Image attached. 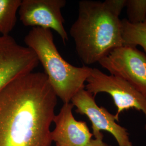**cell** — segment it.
Listing matches in <instances>:
<instances>
[{
  "label": "cell",
  "mask_w": 146,
  "mask_h": 146,
  "mask_svg": "<svg viewBox=\"0 0 146 146\" xmlns=\"http://www.w3.org/2000/svg\"><path fill=\"white\" fill-rule=\"evenodd\" d=\"M58 96L47 75L31 72L0 90V146H51Z\"/></svg>",
  "instance_id": "obj_1"
},
{
  "label": "cell",
  "mask_w": 146,
  "mask_h": 146,
  "mask_svg": "<svg viewBox=\"0 0 146 146\" xmlns=\"http://www.w3.org/2000/svg\"><path fill=\"white\" fill-rule=\"evenodd\" d=\"M69 34L86 66L99 62L111 50L123 46L121 20L104 2L80 1L78 16Z\"/></svg>",
  "instance_id": "obj_2"
},
{
  "label": "cell",
  "mask_w": 146,
  "mask_h": 146,
  "mask_svg": "<svg viewBox=\"0 0 146 146\" xmlns=\"http://www.w3.org/2000/svg\"><path fill=\"white\" fill-rule=\"evenodd\" d=\"M27 47L36 55L56 96L63 104L85 88L92 68L73 66L62 57L56 47L52 30L33 27L25 37Z\"/></svg>",
  "instance_id": "obj_3"
},
{
  "label": "cell",
  "mask_w": 146,
  "mask_h": 146,
  "mask_svg": "<svg viewBox=\"0 0 146 146\" xmlns=\"http://www.w3.org/2000/svg\"><path fill=\"white\" fill-rule=\"evenodd\" d=\"M86 82V90L94 96L100 93L111 96L117 108L115 115L118 121L122 112L131 108L142 111L146 119V97L125 80L113 75H107L94 68H92Z\"/></svg>",
  "instance_id": "obj_4"
},
{
  "label": "cell",
  "mask_w": 146,
  "mask_h": 146,
  "mask_svg": "<svg viewBox=\"0 0 146 146\" xmlns=\"http://www.w3.org/2000/svg\"><path fill=\"white\" fill-rule=\"evenodd\" d=\"M100 64L110 75L125 80L146 98V54L136 47L125 46L111 50Z\"/></svg>",
  "instance_id": "obj_5"
},
{
  "label": "cell",
  "mask_w": 146,
  "mask_h": 146,
  "mask_svg": "<svg viewBox=\"0 0 146 146\" xmlns=\"http://www.w3.org/2000/svg\"><path fill=\"white\" fill-rule=\"evenodd\" d=\"M70 102L76 108L78 113L86 115L90 121L95 139H104L101 131H106L113 136L118 146H134L127 129L116 122L119 121L115 115L104 107L99 106L94 96L86 89L78 92Z\"/></svg>",
  "instance_id": "obj_6"
},
{
  "label": "cell",
  "mask_w": 146,
  "mask_h": 146,
  "mask_svg": "<svg viewBox=\"0 0 146 146\" xmlns=\"http://www.w3.org/2000/svg\"><path fill=\"white\" fill-rule=\"evenodd\" d=\"M66 3V0H22L18 14L23 26L52 29L66 43L68 34L61 9Z\"/></svg>",
  "instance_id": "obj_7"
},
{
  "label": "cell",
  "mask_w": 146,
  "mask_h": 146,
  "mask_svg": "<svg viewBox=\"0 0 146 146\" xmlns=\"http://www.w3.org/2000/svg\"><path fill=\"white\" fill-rule=\"evenodd\" d=\"M35 52L11 35H0V90L14 79L33 72L38 64Z\"/></svg>",
  "instance_id": "obj_8"
},
{
  "label": "cell",
  "mask_w": 146,
  "mask_h": 146,
  "mask_svg": "<svg viewBox=\"0 0 146 146\" xmlns=\"http://www.w3.org/2000/svg\"><path fill=\"white\" fill-rule=\"evenodd\" d=\"M71 102L63 104L53 122L55 129L52 131V139L56 146H103L104 139H92L93 134L87 123L77 121L73 114Z\"/></svg>",
  "instance_id": "obj_9"
},
{
  "label": "cell",
  "mask_w": 146,
  "mask_h": 146,
  "mask_svg": "<svg viewBox=\"0 0 146 146\" xmlns=\"http://www.w3.org/2000/svg\"><path fill=\"white\" fill-rule=\"evenodd\" d=\"M123 45L143 48L146 54V23L131 24L127 20H121Z\"/></svg>",
  "instance_id": "obj_10"
},
{
  "label": "cell",
  "mask_w": 146,
  "mask_h": 146,
  "mask_svg": "<svg viewBox=\"0 0 146 146\" xmlns=\"http://www.w3.org/2000/svg\"><path fill=\"white\" fill-rule=\"evenodd\" d=\"M22 0H0V35H9L17 22Z\"/></svg>",
  "instance_id": "obj_11"
},
{
  "label": "cell",
  "mask_w": 146,
  "mask_h": 146,
  "mask_svg": "<svg viewBox=\"0 0 146 146\" xmlns=\"http://www.w3.org/2000/svg\"><path fill=\"white\" fill-rule=\"evenodd\" d=\"M125 7L129 22L136 25L145 22L146 0H127Z\"/></svg>",
  "instance_id": "obj_12"
},
{
  "label": "cell",
  "mask_w": 146,
  "mask_h": 146,
  "mask_svg": "<svg viewBox=\"0 0 146 146\" xmlns=\"http://www.w3.org/2000/svg\"><path fill=\"white\" fill-rule=\"evenodd\" d=\"M104 2L113 14L119 17L121 11L126 6L127 0H106Z\"/></svg>",
  "instance_id": "obj_13"
},
{
  "label": "cell",
  "mask_w": 146,
  "mask_h": 146,
  "mask_svg": "<svg viewBox=\"0 0 146 146\" xmlns=\"http://www.w3.org/2000/svg\"><path fill=\"white\" fill-rule=\"evenodd\" d=\"M103 146H111V145H108V144H107V143H106V144L104 145Z\"/></svg>",
  "instance_id": "obj_14"
},
{
  "label": "cell",
  "mask_w": 146,
  "mask_h": 146,
  "mask_svg": "<svg viewBox=\"0 0 146 146\" xmlns=\"http://www.w3.org/2000/svg\"><path fill=\"white\" fill-rule=\"evenodd\" d=\"M145 23H146V20H145Z\"/></svg>",
  "instance_id": "obj_15"
}]
</instances>
